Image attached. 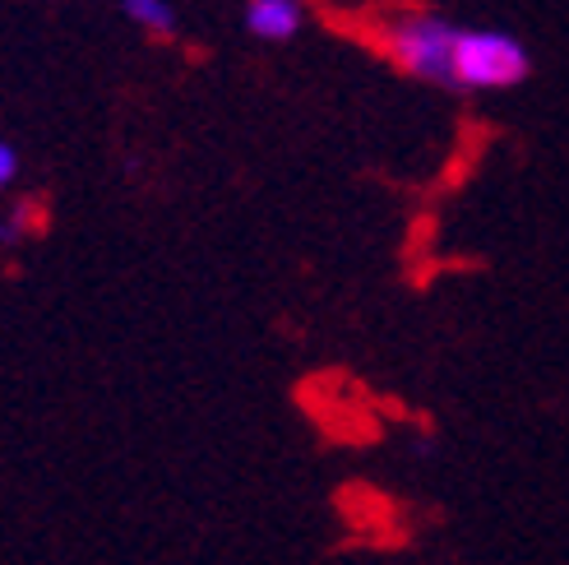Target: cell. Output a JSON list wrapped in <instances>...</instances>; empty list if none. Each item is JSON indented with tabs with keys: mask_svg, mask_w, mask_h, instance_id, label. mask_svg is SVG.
<instances>
[{
	"mask_svg": "<svg viewBox=\"0 0 569 565\" xmlns=\"http://www.w3.org/2000/svg\"><path fill=\"white\" fill-rule=\"evenodd\" d=\"M380 42L408 75L431 83H453V42H459L453 23L436 14H398L380 28Z\"/></svg>",
	"mask_w": 569,
	"mask_h": 565,
	"instance_id": "obj_1",
	"label": "cell"
},
{
	"mask_svg": "<svg viewBox=\"0 0 569 565\" xmlns=\"http://www.w3.org/2000/svg\"><path fill=\"white\" fill-rule=\"evenodd\" d=\"M301 0H250L246 6V28L264 42H288L301 28Z\"/></svg>",
	"mask_w": 569,
	"mask_h": 565,
	"instance_id": "obj_3",
	"label": "cell"
},
{
	"mask_svg": "<svg viewBox=\"0 0 569 565\" xmlns=\"http://www.w3.org/2000/svg\"><path fill=\"white\" fill-rule=\"evenodd\" d=\"M523 75H528V51L509 33L459 28V42H453V83L459 89H509Z\"/></svg>",
	"mask_w": 569,
	"mask_h": 565,
	"instance_id": "obj_2",
	"label": "cell"
},
{
	"mask_svg": "<svg viewBox=\"0 0 569 565\" xmlns=\"http://www.w3.org/2000/svg\"><path fill=\"white\" fill-rule=\"evenodd\" d=\"M126 14L144 28V33L153 38H167V33H177V10H172V0H126Z\"/></svg>",
	"mask_w": 569,
	"mask_h": 565,
	"instance_id": "obj_4",
	"label": "cell"
},
{
	"mask_svg": "<svg viewBox=\"0 0 569 565\" xmlns=\"http://www.w3.org/2000/svg\"><path fill=\"white\" fill-rule=\"evenodd\" d=\"M14 172H19V153H14L10 145H0V190L14 181Z\"/></svg>",
	"mask_w": 569,
	"mask_h": 565,
	"instance_id": "obj_5",
	"label": "cell"
}]
</instances>
